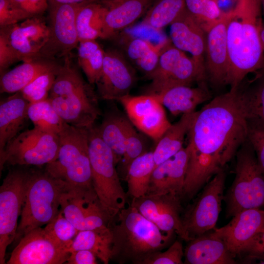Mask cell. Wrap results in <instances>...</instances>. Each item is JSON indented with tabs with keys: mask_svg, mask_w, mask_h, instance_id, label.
I'll use <instances>...</instances> for the list:
<instances>
[{
	"mask_svg": "<svg viewBox=\"0 0 264 264\" xmlns=\"http://www.w3.org/2000/svg\"><path fill=\"white\" fill-rule=\"evenodd\" d=\"M105 52L96 40H83L79 43L78 63L90 85L96 84L100 77Z\"/></svg>",
	"mask_w": 264,
	"mask_h": 264,
	"instance_id": "34",
	"label": "cell"
},
{
	"mask_svg": "<svg viewBox=\"0 0 264 264\" xmlns=\"http://www.w3.org/2000/svg\"><path fill=\"white\" fill-rule=\"evenodd\" d=\"M188 242L184 250V264L237 263L225 242L214 230L195 237Z\"/></svg>",
	"mask_w": 264,
	"mask_h": 264,
	"instance_id": "23",
	"label": "cell"
},
{
	"mask_svg": "<svg viewBox=\"0 0 264 264\" xmlns=\"http://www.w3.org/2000/svg\"><path fill=\"white\" fill-rule=\"evenodd\" d=\"M48 99L66 123L89 129L101 115L98 96L71 65L68 56L61 65Z\"/></svg>",
	"mask_w": 264,
	"mask_h": 264,
	"instance_id": "4",
	"label": "cell"
},
{
	"mask_svg": "<svg viewBox=\"0 0 264 264\" xmlns=\"http://www.w3.org/2000/svg\"><path fill=\"white\" fill-rule=\"evenodd\" d=\"M112 234L110 226L79 231L69 249L70 253L79 250L92 252L104 264L112 259Z\"/></svg>",
	"mask_w": 264,
	"mask_h": 264,
	"instance_id": "29",
	"label": "cell"
},
{
	"mask_svg": "<svg viewBox=\"0 0 264 264\" xmlns=\"http://www.w3.org/2000/svg\"><path fill=\"white\" fill-rule=\"evenodd\" d=\"M188 159V150L183 147L175 155L155 166L147 195L171 194L182 197Z\"/></svg>",
	"mask_w": 264,
	"mask_h": 264,
	"instance_id": "22",
	"label": "cell"
},
{
	"mask_svg": "<svg viewBox=\"0 0 264 264\" xmlns=\"http://www.w3.org/2000/svg\"><path fill=\"white\" fill-rule=\"evenodd\" d=\"M264 229V210L251 208L238 212L227 224L213 230L235 258Z\"/></svg>",
	"mask_w": 264,
	"mask_h": 264,
	"instance_id": "20",
	"label": "cell"
},
{
	"mask_svg": "<svg viewBox=\"0 0 264 264\" xmlns=\"http://www.w3.org/2000/svg\"><path fill=\"white\" fill-rule=\"evenodd\" d=\"M262 14L264 17V0H261Z\"/></svg>",
	"mask_w": 264,
	"mask_h": 264,
	"instance_id": "54",
	"label": "cell"
},
{
	"mask_svg": "<svg viewBox=\"0 0 264 264\" xmlns=\"http://www.w3.org/2000/svg\"><path fill=\"white\" fill-rule=\"evenodd\" d=\"M30 174L21 169L9 171L0 187V264H5L8 246L15 239Z\"/></svg>",
	"mask_w": 264,
	"mask_h": 264,
	"instance_id": "11",
	"label": "cell"
},
{
	"mask_svg": "<svg viewBox=\"0 0 264 264\" xmlns=\"http://www.w3.org/2000/svg\"><path fill=\"white\" fill-rule=\"evenodd\" d=\"M48 1H53L62 4H79L84 2H101L102 0H47Z\"/></svg>",
	"mask_w": 264,
	"mask_h": 264,
	"instance_id": "51",
	"label": "cell"
},
{
	"mask_svg": "<svg viewBox=\"0 0 264 264\" xmlns=\"http://www.w3.org/2000/svg\"><path fill=\"white\" fill-rule=\"evenodd\" d=\"M236 156L235 177L224 197L227 217H233L245 209L264 207V175L247 139Z\"/></svg>",
	"mask_w": 264,
	"mask_h": 264,
	"instance_id": "8",
	"label": "cell"
},
{
	"mask_svg": "<svg viewBox=\"0 0 264 264\" xmlns=\"http://www.w3.org/2000/svg\"><path fill=\"white\" fill-rule=\"evenodd\" d=\"M12 0L16 5L22 8V9H23V7L26 1V0Z\"/></svg>",
	"mask_w": 264,
	"mask_h": 264,
	"instance_id": "53",
	"label": "cell"
},
{
	"mask_svg": "<svg viewBox=\"0 0 264 264\" xmlns=\"http://www.w3.org/2000/svg\"><path fill=\"white\" fill-rule=\"evenodd\" d=\"M144 77L151 81L145 93L149 95H156L178 86L208 84L206 75L193 59L172 44L163 49L155 69Z\"/></svg>",
	"mask_w": 264,
	"mask_h": 264,
	"instance_id": "9",
	"label": "cell"
},
{
	"mask_svg": "<svg viewBox=\"0 0 264 264\" xmlns=\"http://www.w3.org/2000/svg\"><path fill=\"white\" fill-rule=\"evenodd\" d=\"M136 81L135 70L123 53L116 49L106 50L101 74L95 84L99 98L117 101L130 94Z\"/></svg>",
	"mask_w": 264,
	"mask_h": 264,
	"instance_id": "18",
	"label": "cell"
},
{
	"mask_svg": "<svg viewBox=\"0 0 264 264\" xmlns=\"http://www.w3.org/2000/svg\"><path fill=\"white\" fill-rule=\"evenodd\" d=\"M60 209L79 231L110 226L93 187L68 185L61 196Z\"/></svg>",
	"mask_w": 264,
	"mask_h": 264,
	"instance_id": "14",
	"label": "cell"
},
{
	"mask_svg": "<svg viewBox=\"0 0 264 264\" xmlns=\"http://www.w3.org/2000/svg\"><path fill=\"white\" fill-rule=\"evenodd\" d=\"M107 8L101 2H85L79 8L76 26L79 42L102 38Z\"/></svg>",
	"mask_w": 264,
	"mask_h": 264,
	"instance_id": "31",
	"label": "cell"
},
{
	"mask_svg": "<svg viewBox=\"0 0 264 264\" xmlns=\"http://www.w3.org/2000/svg\"><path fill=\"white\" fill-rule=\"evenodd\" d=\"M154 44L148 40L139 38H132L126 43L125 50L128 58L135 64Z\"/></svg>",
	"mask_w": 264,
	"mask_h": 264,
	"instance_id": "47",
	"label": "cell"
},
{
	"mask_svg": "<svg viewBox=\"0 0 264 264\" xmlns=\"http://www.w3.org/2000/svg\"><path fill=\"white\" fill-rule=\"evenodd\" d=\"M260 40L262 48L264 52V21L260 31Z\"/></svg>",
	"mask_w": 264,
	"mask_h": 264,
	"instance_id": "52",
	"label": "cell"
},
{
	"mask_svg": "<svg viewBox=\"0 0 264 264\" xmlns=\"http://www.w3.org/2000/svg\"><path fill=\"white\" fill-rule=\"evenodd\" d=\"M155 167L153 151L146 152L131 163L126 179L128 194L132 198L142 197L147 194Z\"/></svg>",
	"mask_w": 264,
	"mask_h": 264,
	"instance_id": "32",
	"label": "cell"
},
{
	"mask_svg": "<svg viewBox=\"0 0 264 264\" xmlns=\"http://www.w3.org/2000/svg\"><path fill=\"white\" fill-rule=\"evenodd\" d=\"M60 147L58 134L37 128L20 133L0 155V172L4 166L46 165L54 160Z\"/></svg>",
	"mask_w": 264,
	"mask_h": 264,
	"instance_id": "10",
	"label": "cell"
},
{
	"mask_svg": "<svg viewBox=\"0 0 264 264\" xmlns=\"http://www.w3.org/2000/svg\"><path fill=\"white\" fill-rule=\"evenodd\" d=\"M180 197L167 194L132 198L131 205L164 232L176 234L186 242L192 239L180 216Z\"/></svg>",
	"mask_w": 264,
	"mask_h": 264,
	"instance_id": "16",
	"label": "cell"
},
{
	"mask_svg": "<svg viewBox=\"0 0 264 264\" xmlns=\"http://www.w3.org/2000/svg\"><path fill=\"white\" fill-rule=\"evenodd\" d=\"M44 229L56 241L68 246L69 248L79 230L64 216L62 211Z\"/></svg>",
	"mask_w": 264,
	"mask_h": 264,
	"instance_id": "41",
	"label": "cell"
},
{
	"mask_svg": "<svg viewBox=\"0 0 264 264\" xmlns=\"http://www.w3.org/2000/svg\"><path fill=\"white\" fill-rule=\"evenodd\" d=\"M225 177L224 170L216 174L205 184L182 219L184 226L192 239L216 228L221 201L224 199Z\"/></svg>",
	"mask_w": 264,
	"mask_h": 264,
	"instance_id": "13",
	"label": "cell"
},
{
	"mask_svg": "<svg viewBox=\"0 0 264 264\" xmlns=\"http://www.w3.org/2000/svg\"><path fill=\"white\" fill-rule=\"evenodd\" d=\"M96 256L87 250H79L70 253L67 261L68 264H96Z\"/></svg>",
	"mask_w": 264,
	"mask_h": 264,
	"instance_id": "49",
	"label": "cell"
},
{
	"mask_svg": "<svg viewBox=\"0 0 264 264\" xmlns=\"http://www.w3.org/2000/svg\"><path fill=\"white\" fill-rule=\"evenodd\" d=\"M129 119L115 109L108 110L98 127L100 135L111 150L116 164L124 154L126 124Z\"/></svg>",
	"mask_w": 264,
	"mask_h": 264,
	"instance_id": "30",
	"label": "cell"
},
{
	"mask_svg": "<svg viewBox=\"0 0 264 264\" xmlns=\"http://www.w3.org/2000/svg\"><path fill=\"white\" fill-rule=\"evenodd\" d=\"M48 3L49 36L39 57L54 60L56 57L68 56L78 45L76 17L83 3L62 4L50 1Z\"/></svg>",
	"mask_w": 264,
	"mask_h": 264,
	"instance_id": "12",
	"label": "cell"
},
{
	"mask_svg": "<svg viewBox=\"0 0 264 264\" xmlns=\"http://www.w3.org/2000/svg\"><path fill=\"white\" fill-rule=\"evenodd\" d=\"M27 114L35 128L56 134H59L65 123L48 99L30 103Z\"/></svg>",
	"mask_w": 264,
	"mask_h": 264,
	"instance_id": "36",
	"label": "cell"
},
{
	"mask_svg": "<svg viewBox=\"0 0 264 264\" xmlns=\"http://www.w3.org/2000/svg\"><path fill=\"white\" fill-rule=\"evenodd\" d=\"M245 263L264 262V229L259 233L239 256Z\"/></svg>",
	"mask_w": 264,
	"mask_h": 264,
	"instance_id": "46",
	"label": "cell"
},
{
	"mask_svg": "<svg viewBox=\"0 0 264 264\" xmlns=\"http://www.w3.org/2000/svg\"><path fill=\"white\" fill-rule=\"evenodd\" d=\"M0 36L5 40L18 61L39 57V49L22 33L19 24L0 27Z\"/></svg>",
	"mask_w": 264,
	"mask_h": 264,
	"instance_id": "37",
	"label": "cell"
},
{
	"mask_svg": "<svg viewBox=\"0 0 264 264\" xmlns=\"http://www.w3.org/2000/svg\"><path fill=\"white\" fill-rule=\"evenodd\" d=\"M174 115L194 112L197 107L212 98L207 86H178L152 95Z\"/></svg>",
	"mask_w": 264,
	"mask_h": 264,
	"instance_id": "26",
	"label": "cell"
},
{
	"mask_svg": "<svg viewBox=\"0 0 264 264\" xmlns=\"http://www.w3.org/2000/svg\"><path fill=\"white\" fill-rule=\"evenodd\" d=\"M30 103L21 91L0 103V155L7 144L20 133L28 118V108Z\"/></svg>",
	"mask_w": 264,
	"mask_h": 264,
	"instance_id": "25",
	"label": "cell"
},
{
	"mask_svg": "<svg viewBox=\"0 0 264 264\" xmlns=\"http://www.w3.org/2000/svg\"><path fill=\"white\" fill-rule=\"evenodd\" d=\"M170 26V39L172 44L185 52L189 53L200 71L206 75L205 31L186 9Z\"/></svg>",
	"mask_w": 264,
	"mask_h": 264,
	"instance_id": "21",
	"label": "cell"
},
{
	"mask_svg": "<svg viewBox=\"0 0 264 264\" xmlns=\"http://www.w3.org/2000/svg\"><path fill=\"white\" fill-rule=\"evenodd\" d=\"M155 0H102L107 8L102 39H109L146 13Z\"/></svg>",
	"mask_w": 264,
	"mask_h": 264,
	"instance_id": "24",
	"label": "cell"
},
{
	"mask_svg": "<svg viewBox=\"0 0 264 264\" xmlns=\"http://www.w3.org/2000/svg\"><path fill=\"white\" fill-rule=\"evenodd\" d=\"M59 66L54 60L41 57L23 62L21 65L1 74L0 92L20 91L42 73Z\"/></svg>",
	"mask_w": 264,
	"mask_h": 264,
	"instance_id": "27",
	"label": "cell"
},
{
	"mask_svg": "<svg viewBox=\"0 0 264 264\" xmlns=\"http://www.w3.org/2000/svg\"><path fill=\"white\" fill-rule=\"evenodd\" d=\"M115 219L110 226L112 259L119 264H142L151 254L168 245L175 233L162 231L131 204Z\"/></svg>",
	"mask_w": 264,
	"mask_h": 264,
	"instance_id": "3",
	"label": "cell"
},
{
	"mask_svg": "<svg viewBox=\"0 0 264 264\" xmlns=\"http://www.w3.org/2000/svg\"><path fill=\"white\" fill-rule=\"evenodd\" d=\"M229 11L207 32L205 69L207 83L215 88L228 85L230 60L227 40Z\"/></svg>",
	"mask_w": 264,
	"mask_h": 264,
	"instance_id": "19",
	"label": "cell"
},
{
	"mask_svg": "<svg viewBox=\"0 0 264 264\" xmlns=\"http://www.w3.org/2000/svg\"><path fill=\"white\" fill-rule=\"evenodd\" d=\"M196 111L181 115L176 122L171 124L156 142L153 152L155 166L177 153L183 147Z\"/></svg>",
	"mask_w": 264,
	"mask_h": 264,
	"instance_id": "28",
	"label": "cell"
},
{
	"mask_svg": "<svg viewBox=\"0 0 264 264\" xmlns=\"http://www.w3.org/2000/svg\"><path fill=\"white\" fill-rule=\"evenodd\" d=\"M117 101L123 107L133 126L156 142L172 124L163 106L153 95L128 94Z\"/></svg>",
	"mask_w": 264,
	"mask_h": 264,
	"instance_id": "17",
	"label": "cell"
},
{
	"mask_svg": "<svg viewBox=\"0 0 264 264\" xmlns=\"http://www.w3.org/2000/svg\"><path fill=\"white\" fill-rule=\"evenodd\" d=\"M248 123L264 127V69L248 84H241Z\"/></svg>",
	"mask_w": 264,
	"mask_h": 264,
	"instance_id": "33",
	"label": "cell"
},
{
	"mask_svg": "<svg viewBox=\"0 0 264 264\" xmlns=\"http://www.w3.org/2000/svg\"><path fill=\"white\" fill-rule=\"evenodd\" d=\"M184 250L181 242L176 241L168 249L157 251L151 254L142 264H182L184 262Z\"/></svg>",
	"mask_w": 264,
	"mask_h": 264,
	"instance_id": "42",
	"label": "cell"
},
{
	"mask_svg": "<svg viewBox=\"0 0 264 264\" xmlns=\"http://www.w3.org/2000/svg\"><path fill=\"white\" fill-rule=\"evenodd\" d=\"M262 16L261 0H237L234 8L229 11L227 40L230 89L238 87L249 74L264 69L260 40Z\"/></svg>",
	"mask_w": 264,
	"mask_h": 264,
	"instance_id": "2",
	"label": "cell"
},
{
	"mask_svg": "<svg viewBox=\"0 0 264 264\" xmlns=\"http://www.w3.org/2000/svg\"><path fill=\"white\" fill-rule=\"evenodd\" d=\"M185 9L184 0H156L146 13L142 24L160 30L170 25Z\"/></svg>",
	"mask_w": 264,
	"mask_h": 264,
	"instance_id": "35",
	"label": "cell"
},
{
	"mask_svg": "<svg viewBox=\"0 0 264 264\" xmlns=\"http://www.w3.org/2000/svg\"><path fill=\"white\" fill-rule=\"evenodd\" d=\"M68 184L44 171H30L15 239L51 222L60 211V200Z\"/></svg>",
	"mask_w": 264,
	"mask_h": 264,
	"instance_id": "6",
	"label": "cell"
},
{
	"mask_svg": "<svg viewBox=\"0 0 264 264\" xmlns=\"http://www.w3.org/2000/svg\"><path fill=\"white\" fill-rule=\"evenodd\" d=\"M61 66L42 73L26 86L20 91L23 96L30 103L47 99Z\"/></svg>",
	"mask_w": 264,
	"mask_h": 264,
	"instance_id": "39",
	"label": "cell"
},
{
	"mask_svg": "<svg viewBox=\"0 0 264 264\" xmlns=\"http://www.w3.org/2000/svg\"><path fill=\"white\" fill-rule=\"evenodd\" d=\"M33 16L16 5L12 0H0V27L17 23Z\"/></svg>",
	"mask_w": 264,
	"mask_h": 264,
	"instance_id": "43",
	"label": "cell"
},
{
	"mask_svg": "<svg viewBox=\"0 0 264 264\" xmlns=\"http://www.w3.org/2000/svg\"><path fill=\"white\" fill-rule=\"evenodd\" d=\"M247 140L252 146L264 175V127L248 123Z\"/></svg>",
	"mask_w": 264,
	"mask_h": 264,
	"instance_id": "45",
	"label": "cell"
},
{
	"mask_svg": "<svg viewBox=\"0 0 264 264\" xmlns=\"http://www.w3.org/2000/svg\"><path fill=\"white\" fill-rule=\"evenodd\" d=\"M18 61L4 38L0 36V75L10 66Z\"/></svg>",
	"mask_w": 264,
	"mask_h": 264,
	"instance_id": "48",
	"label": "cell"
},
{
	"mask_svg": "<svg viewBox=\"0 0 264 264\" xmlns=\"http://www.w3.org/2000/svg\"><path fill=\"white\" fill-rule=\"evenodd\" d=\"M88 146L92 186L111 224L126 207L127 194L115 168L113 154L95 125L88 129Z\"/></svg>",
	"mask_w": 264,
	"mask_h": 264,
	"instance_id": "5",
	"label": "cell"
},
{
	"mask_svg": "<svg viewBox=\"0 0 264 264\" xmlns=\"http://www.w3.org/2000/svg\"><path fill=\"white\" fill-rule=\"evenodd\" d=\"M241 85L196 111L187 133L189 159L182 196L189 199L224 170L247 139Z\"/></svg>",
	"mask_w": 264,
	"mask_h": 264,
	"instance_id": "1",
	"label": "cell"
},
{
	"mask_svg": "<svg viewBox=\"0 0 264 264\" xmlns=\"http://www.w3.org/2000/svg\"><path fill=\"white\" fill-rule=\"evenodd\" d=\"M185 9L206 32L225 12L216 0H184Z\"/></svg>",
	"mask_w": 264,
	"mask_h": 264,
	"instance_id": "38",
	"label": "cell"
},
{
	"mask_svg": "<svg viewBox=\"0 0 264 264\" xmlns=\"http://www.w3.org/2000/svg\"><path fill=\"white\" fill-rule=\"evenodd\" d=\"M147 152L144 137L136 131L129 119L126 124L124 154L120 161L121 169L123 173L125 174V176L132 161Z\"/></svg>",
	"mask_w": 264,
	"mask_h": 264,
	"instance_id": "40",
	"label": "cell"
},
{
	"mask_svg": "<svg viewBox=\"0 0 264 264\" xmlns=\"http://www.w3.org/2000/svg\"><path fill=\"white\" fill-rule=\"evenodd\" d=\"M56 159L45 166L52 177L70 186L93 187L88 146V129L65 122L59 133Z\"/></svg>",
	"mask_w": 264,
	"mask_h": 264,
	"instance_id": "7",
	"label": "cell"
},
{
	"mask_svg": "<svg viewBox=\"0 0 264 264\" xmlns=\"http://www.w3.org/2000/svg\"><path fill=\"white\" fill-rule=\"evenodd\" d=\"M48 6L47 0H26L23 8L33 16H39L47 10Z\"/></svg>",
	"mask_w": 264,
	"mask_h": 264,
	"instance_id": "50",
	"label": "cell"
},
{
	"mask_svg": "<svg viewBox=\"0 0 264 264\" xmlns=\"http://www.w3.org/2000/svg\"><path fill=\"white\" fill-rule=\"evenodd\" d=\"M171 44L170 38H164L159 43L155 44L153 48L134 64L144 73V76L148 75L156 67L163 49Z\"/></svg>",
	"mask_w": 264,
	"mask_h": 264,
	"instance_id": "44",
	"label": "cell"
},
{
	"mask_svg": "<svg viewBox=\"0 0 264 264\" xmlns=\"http://www.w3.org/2000/svg\"><path fill=\"white\" fill-rule=\"evenodd\" d=\"M69 247L56 241L44 228L23 236L13 250L7 264H62L67 262Z\"/></svg>",
	"mask_w": 264,
	"mask_h": 264,
	"instance_id": "15",
	"label": "cell"
}]
</instances>
